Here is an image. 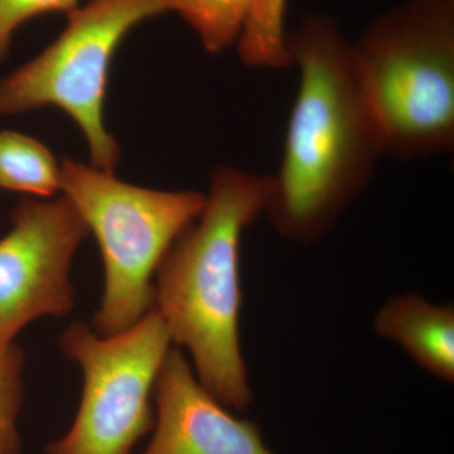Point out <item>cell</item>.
Wrapping results in <instances>:
<instances>
[{"label":"cell","mask_w":454,"mask_h":454,"mask_svg":"<svg viewBox=\"0 0 454 454\" xmlns=\"http://www.w3.org/2000/svg\"><path fill=\"white\" fill-rule=\"evenodd\" d=\"M351 51L382 154L415 160L452 151L454 0H405Z\"/></svg>","instance_id":"3"},{"label":"cell","mask_w":454,"mask_h":454,"mask_svg":"<svg viewBox=\"0 0 454 454\" xmlns=\"http://www.w3.org/2000/svg\"><path fill=\"white\" fill-rule=\"evenodd\" d=\"M80 0H0V62L4 61L14 32L29 20L42 14L70 13Z\"/></svg>","instance_id":"14"},{"label":"cell","mask_w":454,"mask_h":454,"mask_svg":"<svg viewBox=\"0 0 454 454\" xmlns=\"http://www.w3.org/2000/svg\"><path fill=\"white\" fill-rule=\"evenodd\" d=\"M271 176L219 167L201 215L173 241L154 276V309L184 346L200 382L221 404H252L240 345V253L245 230L267 210Z\"/></svg>","instance_id":"2"},{"label":"cell","mask_w":454,"mask_h":454,"mask_svg":"<svg viewBox=\"0 0 454 454\" xmlns=\"http://www.w3.org/2000/svg\"><path fill=\"white\" fill-rule=\"evenodd\" d=\"M153 402V435L140 454H276L255 423L234 417L203 387L178 348L164 358Z\"/></svg>","instance_id":"8"},{"label":"cell","mask_w":454,"mask_h":454,"mask_svg":"<svg viewBox=\"0 0 454 454\" xmlns=\"http://www.w3.org/2000/svg\"><path fill=\"white\" fill-rule=\"evenodd\" d=\"M286 44L300 83L265 215L286 240L310 244L365 190L384 154L336 20L307 17Z\"/></svg>","instance_id":"1"},{"label":"cell","mask_w":454,"mask_h":454,"mask_svg":"<svg viewBox=\"0 0 454 454\" xmlns=\"http://www.w3.org/2000/svg\"><path fill=\"white\" fill-rule=\"evenodd\" d=\"M61 190L97 238L103 258V295L92 330L121 333L153 309L158 265L201 215L206 195L133 186L74 160L62 164Z\"/></svg>","instance_id":"4"},{"label":"cell","mask_w":454,"mask_h":454,"mask_svg":"<svg viewBox=\"0 0 454 454\" xmlns=\"http://www.w3.org/2000/svg\"><path fill=\"white\" fill-rule=\"evenodd\" d=\"M59 348L80 366L82 393L70 429L46 454H131L154 426L153 391L170 348L168 328L152 309L139 322L100 336L85 322L61 333Z\"/></svg>","instance_id":"6"},{"label":"cell","mask_w":454,"mask_h":454,"mask_svg":"<svg viewBox=\"0 0 454 454\" xmlns=\"http://www.w3.org/2000/svg\"><path fill=\"white\" fill-rule=\"evenodd\" d=\"M177 0H91L67 14L59 38L0 80V114L53 106L85 134L95 168L113 173L119 146L104 124L107 74L121 42L139 23L175 12Z\"/></svg>","instance_id":"5"},{"label":"cell","mask_w":454,"mask_h":454,"mask_svg":"<svg viewBox=\"0 0 454 454\" xmlns=\"http://www.w3.org/2000/svg\"><path fill=\"white\" fill-rule=\"evenodd\" d=\"M25 352L16 342L0 346V454H20L18 418L25 397Z\"/></svg>","instance_id":"13"},{"label":"cell","mask_w":454,"mask_h":454,"mask_svg":"<svg viewBox=\"0 0 454 454\" xmlns=\"http://www.w3.org/2000/svg\"><path fill=\"white\" fill-rule=\"evenodd\" d=\"M0 187L50 199L61 190V168L47 146L16 131L0 133Z\"/></svg>","instance_id":"10"},{"label":"cell","mask_w":454,"mask_h":454,"mask_svg":"<svg viewBox=\"0 0 454 454\" xmlns=\"http://www.w3.org/2000/svg\"><path fill=\"white\" fill-rule=\"evenodd\" d=\"M289 0H256L239 38V55L250 67L284 70L293 61L286 44V9Z\"/></svg>","instance_id":"11"},{"label":"cell","mask_w":454,"mask_h":454,"mask_svg":"<svg viewBox=\"0 0 454 454\" xmlns=\"http://www.w3.org/2000/svg\"><path fill=\"white\" fill-rule=\"evenodd\" d=\"M11 220V231L0 239V346L14 342L32 322L74 309L71 265L90 234L65 196L23 200Z\"/></svg>","instance_id":"7"},{"label":"cell","mask_w":454,"mask_h":454,"mask_svg":"<svg viewBox=\"0 0 454 454\" xmlns=\"http://www.w3.org/2000/svg\"><path fill=\"white\" fill-rule=\"evenodd\" d=\"M256 0H177L175 12L199 35L203 49L220 53L238 43Z\"/></svg>","instance_id":"12"},{"label":"cell","mask_w":454,"mask_h":454,"mask_svg":"<svg viewBox=\"0 0 454 454\" xmlns=\"http://www.w3.org/2000/svg\"><path fill=\"white\" fill-rule=\"evenodd\" d=\"M373 330L379 337L404 348L430 375L454 380V309L438 306L419 294L390 298L376 313Z\"/></svg>","instance_id":"9"}]
</instances>
